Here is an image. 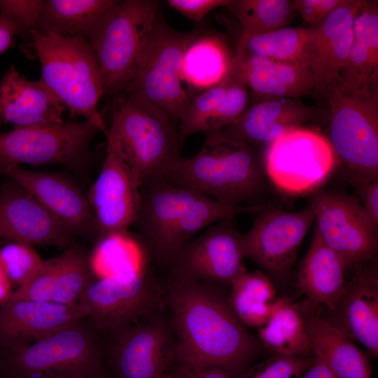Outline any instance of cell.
Segmentation results:
<instances>
[{"instance_id":"obj_1","label":"cell","mask_w":378,"mask_h":378,"mask_svg":"<svg viewBox=\"0 0 378 378\" xmlns=\"http://www.w3.org/2000/svg\"><path fill=\"white\" fill-rule=\"evenodd\" d=\"M165 304L180 368H217L234 378L266 349L237 318L221 286L170 275Z\"/></svg>"},{"instance_id":"obj_2","label":"cell","mask_w":378,"mask_h":378,"mask_svg":"<svg viewBox=\"0 0 378 378\" xmlns=\"http://www.w3.org/2000/svg\"><path fill=\"white\" fill-rule=\"evenodd\" d=\"M140 195V206L133 225L149 257L166 265L200 230L225 218L260 211L265 207L225 204L162 177L143 182Z\"/></svg>"},{"instance_id":"obj_3","label":"cell","mask_w":378,"mask_h":378,"mask_svg":"<svg viewBox=\"0 0 378 378\" xmlns=\"http://www.w3.org/2000/svg\"><path fill=\"white\" fill-rule=\"evenodd\" d=\"M200 150L182 158L164 178L225 204L241 206L263 194L265 175L253 146L221 130L209 132Z\"/></svg>"},{"instance_id":"obj_4","label":"cell","mask_w":378,"mask_h":378,"mask_svg":"<svg viewBox=\"0 0 378 378\" xmlns=\"http://www.w3.org/2000/svg\"><path fill=\"white\" fill-rule=\"evenodd\" d=\"M176 124L159 108L121 94L112 103L106 147L126 164L136 181L163 177L183 158Z\"/></svg>"},{"instance_id":"obj_5","label":"cell","mask_w":378,"mask_h":378,"mask_svg":"<svg viewBox=\"0 0 378 378\" xmlns=\"http://www.w3.org/2000/svg\"><path fill=\"white\" fill-rule=\"evenodd\" d=\"M22 51L39 60L41 80L69 111L70 118L82 116L106 134L98 110L104 89L95 54L83 38L61 36L34 30L31 43Z\"/></svg>"},{"instance_id":"obj_6","label":"cell","mask_w":378,"mask_h":378,"mask_svg":"<svg viewBox=\"0 0 378 378\" xmlns=\"http://www.w3.org/2000/svg\"><path fill=\"white\" fill-rule=\"evenodd\" d=\"M102 337L85 317L24 347L0 350V377L107 376Z\"/></svg>"},{"instance_id":"obj_7","label":"cell","mask_w":378,"mask_h":378,"mask_svg":"<svg viewBox=\"0 0 378 378\" xmlns=\"http://www.w3.org/2000/svg\"><path fill=\"white\" fill-rule=\"evenodd\" d=\"M378 82L352 90L338 79L325 92L328 138L354 186L378 178Z\"/></svg>"},{"instance_id":"obj_8","label":"cell","mask_w":378,"mask_h":378,"mask_svg":"<svg viewBox=\"0 0 378 378\" xmlns=\"http://www.w3.org/2000/svg\"><path fill=\"white\" fill-rule=\"evenodd\" d=\"M203 34L201 29H174L159 10L132 79L123 94L159 108L176 124L178 123L183 110L192 98L184 87L185 55L192 42Z\"/></svg>"},{"instance_id":"obj_9","label":"cell","mask_w":378,"mask_h":378,"mask_svg":"<svg viewBox=\"0 0 378 378\" xmlns=\"http://www.w3.org/2000/svg\"><path fill=\"white\" fill-rule=\"evenodd\" d=\"M160 4L115 0L99 19L88 41L97 58L104 95L123 94L130 85Z\"/></svg>"},{"instance_id":"obj_10","label":"cell","mask_w":378,"mask_h":378,"mask_svg":"<svg viewBox=\"0 0 378 378\" xmlns=\"http://www.w3.org/2000/svg\"><path fill=\"white\" fill-rule=\"evenodd\" d=\"M164 303L165 285L144 267L96 277L78 302L102 335L136 322L161 309Z\"/></svg>"},{"instance_id":"obj_11","label":"cell","mask_w":378,"mask_h":378,"mask_svg":"<svg viewBox=\"0 0 378 378\" xmlns=\"http://www.w3.org/2000/svg\"><path fill=\"white\" fill-rule=\"evenodd\" d=\"M260 161L265 176L290 195L318 188L337 162L327 137L303 127L286 132L266 146Z\"/></svg>"},{"instance_id":"obj_12","label":"cell","mask_w":378,"mask_h":378,"mask_svg":"<svg viewBox=\"0 0 378 378\" xmlns=\"http://www.w3.org/2000/svg\"><path fill=\"white\" fill-rule=\"evenodd\" d=\"M101 132L88 120L15 127L0 134V169L8 165L59 164L77 168L90 155V146Z\"/></svg>"},{"instance_id":"obj_13","label":"cell","mask_w":378,"mask_h":378,"mask_svg":"<svg viewBox=\"0 0 378 378\" xmlns=\"http://www.w3.org/2000/svg\"><path fill=\"white\" fill-rule=\"evenodd\" d=\"M107 335L104 355L111 378H157L176 360L169 315L161 309Z\"/></svg>"},{"instance_id":"obj_14","label":"cell","mask_w":378,"mask_h":378,"mask_svg":"<svg viewBox=\"0 0 378 378\" xmlns=\"http://www.w3.org/2000/svg\"><path fill=\"white\" fill-rule=\"evenodd\" d=\"M309 206L320 236L347 267L368 262L374 257L378 225L356 196L343 191L323 190L313 196Z\"/></svg>"},{"instance_id":"obj_15","label":"cell","mask_w":378,"mask_h":378,"mask_svg":"<svg viewBox=\"0 0 378 378\" xmlns=\"http://www.w3.org/2000/svg\"><path fill=\"white\" fill-rule=\"evenodd\" d=\"M242 234L234 224V217L212 224L172 255L167 263L170 275L230 286L247 271Z\"/></svg>"},{"instance_id":"obj_16","label":"cell","mask_w":378,"mask_h":378,"mask_svg":"<svg viewBox=\"0 0 378 378\" xmlns=\"http://www.w3.org/2000/svg\"><path fill=\"white\" fill-rule=\"evenodd\" d=\"M314 221L309 206L297 211L264 207L251 229L242 234L245 258L258 265L268 276L279 282L286 281Z\"/></svg>"},{"instance_id":"obj_17","label":"cell","mask_w":378,"mask_h":378,"mask_svg":"<svg viewBox=\"0 0 378 378\" xmlns=\"http://www.w3.org/2000/svg\"><path fill=\"white\" fill-rule=\"evenodd\" d=\"M141 185L122 160L106 147V155L87 197L98 239L125 232L136 218Z\"/></svg>"},{"instance_id":"obj_18","label":"cell","mask_w":378,"mask_h":378,"mask_svg":"<svg viewBox=\"0 0 378 378\" xmlns=\"http://www.w3.org/2000/svg\"><path fill=\"white\" fill-rule=\"evenodd\" d=\"M13 183L0 190V245L71 246L76 233Z\"/></svg>"},{"instance_id":"obj_19","label":"cell","mask_w":378,"mask_h":378,"mask_svg":"<svg viewBox=\"0 0 378 378\" xmlns=\"http://www.w3.org/2000/svg\"><path fill=\"white\" fill-rule=\"evenodd\" d=\"M85 317L80 304L9 300L0 307V350L24 347Z\"/></svg>"},{"instance_id":"obj_20","label":"cell","mask_w":378,"mask_h":378,"mask_svg":"<svg viewBox=\"0 0 378 378\" xmlns=\"http://www.w3.org/2000/svg\"><path fill=\"white\" fill-rule=\"evenodd\" d=\"M37 200L48 211L77 233H94L88 200L78 187L57 174L32 171L20 165L0 169Z\"/></svg>"},{"instance_id":"obj_21","label":"cell","mask_w":378,"mask_h":378,"mask_svg":"<svg viewBox=\"0 0 378 378\" xmlns=\"http://www.w3.org/2000/svg\"><path fill=\"white\" fill-rule=\"evenodd\" d=\"M324 111L299 99L267 98L247 108L221 130L252 146H267L286 132L321 118Z\"/></svg>"},{"instance_id":"obj_22","label":"cell","mask_w":378,"mask_h":378,"mask_svg":"<svg viewBox=\"0 0 378 378\" xmlns=\"http://www.w3.org/2000/svg\"><path fill=\"white\" fill-rule=\"evenodd\" d=\"M363 1L348 0L320 24L309 27L314 90L324 94L339 78L349 57L355 19Z\"/></svg>"},{"instance_id":"obj_23","label":"cell","mask_w":378,"mask_h":378,"mask_svg":"<svg viewBox=\"0 0 378 378\" xmlns=\"http://www.w3.org/2000/svg\"><path fill=\"white\" fill-rule=\"evenodd\" d=\"M366 263L355 265L354 274L332 311L338 314V322L332 325L377 357L378 276L374 265L366 266Z\"/></svg>"},{"instance_id":"obj_24","label":"cell","mask_w":378,"mask_h":378,"mask_svg":"<svg viewBox=\"0 0 378 378\" xmlns=\"http://www.w3.org/2000/svg\"><path fill=\"white\" fill-rule=\"evenodd\" d=\"M247 87L230 72L217 84L194 95L178 120L181 144L188 136L222 130L247 108Z\"/></svg>"},{"instance_id":"obj_25","label":"cell","mask_w":378,"mask_h":378,"mask_svg":"<svg viewBox=\"0 0 378 378\" xmlns=\"http://www.w3.org/2000/svg\"><path fill=\"white\" fill-rule=\"evenodd\" d=\"M64 105L40 79L29 80L12 66L0 83V127L58 125Z\"/></svg>"},{"instance_id":"obj_26","label":"cell","mask_w":378,"mask_h":378,"mask_svg":"<svg viewBox=\"0 0 378 378\" xmlns=\"http://www.w3.org/2000/svg\"><path fill=\"white\" fill-rule=\"evenodd\" d=\"M230 73L261 100L272 97L299 99L315 88L311 68L300 63L255 55L234 56Z\"/></svg>"},{"instance_id":"obj_27","label":"cell","mask_w":378,"mask_h":378,"mask_svg":"<svg viewBox=\"0 0 378 378\" xmlns=\"http://www.w3.org/2000/svg\"><path fill=\"white\" fill-rule=\"evenodd\" d=\"M299 305L313 356L321 358L337 378H372L368 357L353 340L308 302Z\"/></svg>"},{"instance_id":"obj_28","label":"cell","mask_w":378,"mask_h":378,"mask_svg":"<svg viewBox=\"0 0 378 378\" xmlns=\"http://www.w3.org/2000/svg\"><path fill=\"white\" fill-rule=\"evenodd\" d=\"M346 267L315 228L310 246L298 266L296 286L312 306L322 305L333 311L345 290Z\"/></svg>"},{"instance_id":"obj_29","label":"cell","mask_w":378,"mask_h":378,"mask_svg":"<svg viewBox=\"0 0 378 378\" xmlns=\"http://www.w3.org/2000/svg\"><path fill=\"white\" fill-rule=\"evenodd\" d=\"M338 80L352 90L378 82L377 1H363L354 21L349 57Z\"/></svg>"},{"instance_id":"obj_30","label":"cell","mask_w":378,"mask_h":378,"mask_svg":"<svg viewBox=\"0 0 378 378\" xmlns=\"http://www.w3.org/2000/svg\"><path fill=\"white\" fill-rule=\"evenodd\" d=\"M258 339L275 354L313 355L300 305L286 296L276 298L267 322L258 328Z\"/></svg>"},{"instance_id":"obj_31","label":"cell","mask_w":378,"mask_h":378,"mask_svg":"<svg viewBox=\"0 0 378 378\" xmlns=\"http://www.w3.org/2000/svg\"><path fill=\"white\" fill-rule=\"evenodd\" d=\"M115 0H46L36 30L61 36L88 38Z\"/></svg>"},{"instance_id":"obj_32","label":"cell","mask_w":378,"mask_h":378,"mask_svg":"<svg viewBox=\"0 0 378 378\" xmlns=\"http://www.w3.org/2000/svg\"><path fill=\"white\" fill-rule=\"evenodd\" d=\"M230 286V303L239 321L246 327L264 326L276 298L271 279L259 270L246 271Z\"/></svg>"},{"instance_id":"obj_33","label":"cell","mask_w":378,"mask_h":378,"mask_svg":"<svg viewBox=\"0 0 378 378\" xmlns=\"http://www.w3.org/2000/svg\"><path fill=\"white\" fill-rule=\"evenodd\" d=\"M232 59L219 38L203 34L186 51L183 64L184 80L200 92L204 90L230 74Z\"/></svg>"},{"instance_id":"obj_34","label":"cell","mask_w":378,"mask_h":378,"mask_svg":"<svg viewBox=\"0 0 378 378\" xmlns=\"http://www.w3.org/2000/svg\"><path fill=\"white\" fill-rule=\"evenodd\" d=\"M234 55L260 56L309 66L311 43L309 29L284 27L264 34L239 38Z\"/></svg>"},{"instance_id":"obj_35","label":"cell","mask_w":378,"mask_h":378,"mask_svg":"<svg viewBox=\"0 0 378 378\" xmlns=\"http://www.w3.org/2000/svg\"><path fill=\"white\" fill-rule=\"evenodd\" d=\"M225 7L241 24L240 38L287 27L295 13L289 0H228Z\"/></svg>"},{"instance_id":"obj_36","label":"cell","mask_w":378,"mask_h":378,"mask_svg":"<svg viewBox=\"0 0 378 378\" xmlns=\"http://www.w3.org/2000/svg\"><path fill=\"white\" fill-rule=\"evenodd\" d=\"M56 258L52 301L64 304H78L85 290L96 278L90 256L81 248L71 246Z\"/></svg>"},{"instance_id":"obj_37","label":"cell","mask_w":378,"mask_h":378,"mask_svg":"<svg viewBox=\"0 0 378 378\" xmlns=\"http://www.w3.org/2000/svg\"><path fill=\"white\" fill-rule=\"evenodd\" d=\"M43 261L33 246L27 244L12 242L0 247V267L14 290L29 281Z\"/></svg>"},{"instance_id":"obj_38","label":"cell","mask_w":378,"mask_h":378,"mask_svg":"<svg viewBox=\"0 0 378 378\" xmlns=\"http://www.w3.org/2000/svg\"><path fill=\"white\" fill-rule=\"evenodd\" d=\"M43 0H0V18L13 29L15 36H20L23 43L22 50L31 41V34L37 28Z\"/></svg>"},{"instance_id":"obj_39","label":"cell","mask_w":378,"mask_h":378,"mask_svg":"<svg viewBox=\"0 0 378 378\" xmlns=\"http://www.w3.org/2000/svg\"><path fill=\"white\" fill-rule=\"evenodd\" d=\"M313 359L314 356L275 354L254 366L243 378H300Z\"/></svg>"},{"instance_id":"obj_40","label":"cell","mask_w":378,"mask_h":378,"mask_svg":"<svg viewBox=\"0 0 378 378\" xmlns=\"http://www.w3.org/2000/svg\"><path fill=\"white\" fill-rule=\"evenodd\" d=\"M56 272V257L44 260L37 273L25 285L14 290L10 300L52 301Z\"/></svg>"},{"instance_id":"obj_41","label":"cell","mask_w":378,"mask_h":378,"mask_svg":"<svg viewBox=\"0 0 378 378\" xmlns=\"http://www.w3.org/2000/svg\"><path fill=\"white\" fill-rule=\"evenodd\" d=\"M348 0H294L292 4L303 20L311 25H317Z\"/></svg>"},{"instance_id":"obj_42","label":"cell","mask_w":378,"mask_h":378,"mask_svg":"<svg viewBox=\"0 0 378 378\" xmlns=\"http://www.w3.org/2000/svg\"><path fill=\"white\" fill-rule=\"evenodd\" d=\"M167 2L188 19L200 22L212 10L225 7L228 0H167Z\"/></svg>"},{"instance_id":"obj_43","label":"cell","mask_w":378,"mask_h":378,"mask_svg":"<svg viewBox=\"0 0 378 378\" xmlns=\"http://www.w3.org/2000/svg\"><path fill=\"white\" fill-rule=\"evenodd\" d=\"M366 213L378 225V178L354 186Z\"/></svg>"},{"instance_id":"obj_44","label":"cell","mask_w":378,"mask_h":378,"mask_svg":"<svg viewBox=\"0 0 378 378\" xmlns=\"http://www.w3.org/2000/svg\"><path fill=\"white\" fill-rule=\"evenodd\" d=\"M177 378H233L228 372L217 368L186 369L178 368Z\"/></svg>"},{"instance_id":"obj_45","label":"cell","mask_w":378,"mask_h":378,"mask_svg":"<svg viewBox=\"0 0 378 378\" xmlns=\"http://www.w3.org/2000/svg\"><path fill=\"white\" fill-rule=\"evenodd\" d=\"M300 378H337L324 361L314 356L313 362Z\"/></svg>"},{"instance_id":"obj_46","label":"cell","mask_w":378,"mask_h":378,"mask_svg":"<svg viewBox=\"0 0 378 378\" xmlns=\"http://www.w3.org/2000/svg\"><path fill=\"white\" fill-rule=\"evenodd\" d=\"M15 34L13 27L0 18V56L8 49L15 45Z\"/></svg>"},{"instance_id":"obj_47","label":"cell","mask_w":378,"mask_h":378,"mask_svg":"<svg viewBox=\"0 0 378 378\" xmlns=\"http://www.w3.org/2000/svg\"><path fill=\"white\" fill-rule=\"evenodd\" d=\"M13 286L0 267V307L8 302L13 293Z\"/></svg>"},{"instance_id":"obj_48","label":"cell","mask_w":378,"mask_h":378,"mask_svg":"<svg viewBox=\"0 0 378 378\" xmlns=\"http://www.w3.org/2000/svg\"><path fill=\"white\" fill-rule=\"evenodd\" d=\"M76 378H111V377L110 375H107V376L85 377H76Z\"/></svg>"},{"instance_id":"obj_49","label":"cell","mask_w":378,"mask_h":378,"mask_svg":"<svg viewBox=\"0 0 378 378\" xmlns=\"http://www.w3.org/2000/svg\"><path fill=\"white\" fill-rule=\"evenodd\" d=\"M157 378H173V377L163 374V375L160 376V377H158Z\"/></svg>"},{"instance_id":"obj_50","label":"cell","mask_w":378,"mask_h":378,"mask_svg":"<svg viewBox=\"0 0 378 378\" xmlns=\"http://www.w3.org/2000/svg\"><path fill=\"white\" fill-rule=\"evenodd\" d=\"M1 378V377H0Z\"/></svg>"}]
</instances>
